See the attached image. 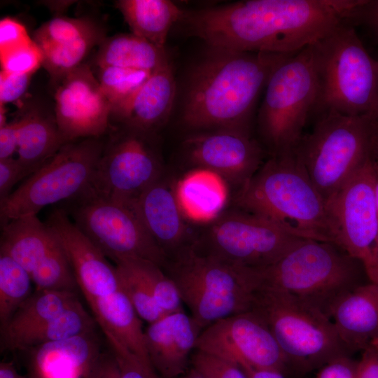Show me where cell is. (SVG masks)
<instances>
[{
	"instance_id": "cell-13",
	"label": "cell",
	"mask_w": 378,
	"mask_h": 378,
	"mask_svg": "<svg viewBox=\"0 0 378 378\" xmlns=\"http://www.w3.org/2000/svg\"><path fill=\"white\" fill-rule=\"evenodd\" d=\"M372 155L327 202L335 244L378 284V214Z\"/></svg>"
},
{
	"instance_id": "cell-44",
	"label": "cell",
	"mask_w": 378,
	"mask_h": 378,
	"mask_svg": "<svg viewBox=\"0 0 378 378\" xmlns=\"http://www.w3.org/2000/svg\"><path fill=\"white\" fill-rule=\"evenodd\" d=\"M344 21L365 25L378 38V0H358L347 12Z\"/></svg>"
},
{
	"instance_id": "cell-39",
	"label": "cell",
	"mask_w": 378,
	"mask_h": 378,
	"mask_svg": "<svg viewBox=\"0 0 378 378\" xmlns=\"http://www.w3.org/2000/svg\"><path fill=\"white\" fill-rule=\"evenodd\" d=\"M190 363L204 378H248L237 363L201 351H194Z\"/></svg>"
},
{
	"instance_id": "cell-16",
	"label": "cell",
	"mask_w": 378,
	"mask_h": 378,
	"mask_svg": "<svg viewBox=\"0 0 378 378\" xmlns=\"http://www.w3.org/2000/svg\"><path fill=\"white\" fill-rule=\"evenodd\" d=\"M55 85V118L67 142L99 138L109 130L111 106L88 64L82 63Z\"/></svg>"
},
{
	"instance_id": "cell-18",
	"label": "cell",
	"mask_w": 378,
	"mask_h": 378,
	"mask_svg": "<svg viewBox=\"0 0 378 378\" xmlns=\"http://www.w3.org/2000/svg\"><path fill=\"white\" fill-rule=\"evenodd\" d=\"M65 252L77 284L89 304L120 288L115 265L75 225L62 209L54 210L46 222Z\"/></svg>"
},
{
	"instance_id": "cell-43",
	"label": "cell",
	"mask_w": 378,
	"mask_h": 378,
	"mask_svg": "<svg viewBox=\"0 0 378 378\" xmlns=\"http://www.w3.org/2000/svg\"><path fill=\"white\" fill-rule=\"evenodd\" d=\"M33 74H13L1 70L0 106L19 99L26 92Z\"/></svg>"
},
{
	"instance_id": "cell-17",
	"label": "cell",
	"mask_w": 378,
	"mask_h": 378,
	"mask_svg": "<svg viewBox=\"0 0 378 378\" xmlns=\"http://www.w3.org/2000/svg\"><path fill=\"white\" fill-rule=\"evenodd\" d=\"M190 161L211 170L240 189L263 164L265 150L250 134L237 130H208L184 142Z\"/></svg>"
},
{
	"instance_id": "cell-45",
	"label": "cell",
	"mask_w": 378,
	"mask_h": 378,
	"mask_svg": "<svg viewBox=\"0 0 378 378\" xmlns=\"http://www.w3.org/2000/svg\"><path fill=\"white\" fill-rule=\"evenodd\" d=\"M29 175L17 158L0 159V202L11 193L13 187Z\"/></svg>"
},
{
	"instance_id": "cell-38",
	"label": "cell",
	"mask_w": 378,
	"mask_h": 378,
	"mask_svg": "<svg viewBox=\"0 0 378 378\" xmlns=\"http://www.w3.org/2000/svg\"><path fill=\"white\" fill-rule=\"evenodd\" d=\"M126 259L146 282L156 303L166 315L183 310L176 285L162 267L144 259Z\"/></svg>"
},
{
	"instance_id": "cell-8",
	"label": "cell",
	"mask_w": 378,
	"mask_h": 378,
	"mask_svg": "<svg viewBox=\"0 0 378 378\" xmlns=\"http://www.w3.org/2000/svg\"><path fill=\"white\" fill-rule=\"evenodd\" d=\"M251 310L268 326L293 372L306 373L351 356L327 315L286 292L258 287Z\"/></svg>"
},
{
	"instance_id": "cell-55",
	"label": "cell",
	"mask_w": 378,
	"mask_h": 378,
	"mask_svg": "<svg viewBox=\"0 0 378 378\" xmlns=\"http://www.w3.org/2000/svg\"><path fill=\"white\" fill-rule=\"evenodd\" d=\"M376 67H377V72L378 76V60H376Z\"/></svg>"
},
{
	"instance_id": "cell-52",
	"label": "cell",
	"mask_w": 378,
	"mask_h": 378,
	"mask_svg": "<svg viewBox=\"0 0 378 378\" xmlns=\"http://www.w3.org/2000/svg\"><path fill=\"white\" fill-rule=\"evenodd\" d=\"M372 162H373L374 174V189L376 206H377V214H378V164L373 160V158H372Z\"/></svg>"
},
{
	"instance_id": "cell-53",
	"label": "cell",
	"mask_w": 378,
	"mask_h": 378,
	"mask_svg": "<svg viewBox=\"0 0 378 378\" xmlns=\"http://www.w3.org/2000/svg\"><path fill=\"white\" fill-rule=\"evenodd\" d=\"M372 158L378 164V118L377 120L375 133L374 137Z\"/></svg>"
},
{
	"instance_id": "cell-25",
	"label": "cell",
	"mask_w": 378,
	"mask_h": 378,
	"mask_svg": "<svg viewBox=\"0 0 378 378\" xmlns=\"http://www.w3.org/2000/svg\"><path fill=\"white\" fill-rule=\"evenodd\" d=\"M227 183L221 176L207 169L196 168L187 173L174 190L184 218L197 223L215 220L228 200Z\"/></svg>"
},
{
	"instance_id": "cell-29",
	"label": "cell",
	"mask_w": 378,
	"mask_h": 378,
	"mask_svg": "<svg viewBox=\"0 0 378 378\" xmlns=\"http://www.w3.org/2000/svg\"><path fill=\"white\" fill-rule=\"evenodd\" d=\"M120 11L132 34L164 48L172 27L180 21L183 10L168 0H120Z\"/></svg>"
},
{
	"instance_id": "cell-12",
	"label": "cell",
	"mask_w": 378,
	"mask_h": 378,
	"mask_svg": "<svg viewBox=\"0 0 378 378\" xmlns=\"http://www.w3.org/2000/svg\"><path fill=\"white\" fill-rule=\"evenodd\" d=\"M302 239L270 218L237 209L222 213L192 245L227 262L260 269L277 261Z\"/></svg>"
},
{
	"instance_id": "cell-19",
	"label": "cell",
	"mask_w": 378,
	"mask_h": 378,
	"mask_svg": "<svg viewBox=\"0 0 378 378\" xmlns=\"http://www.w3.org/2000/svg\"><path fill=\"white\" fill-rule=\"evenodd\" d=\"M26 351L30 378H102L109 358L95 330Z\"/></svg>"
},
{
	"instance_id": "cell-35",
	"label": "cell",
	"mask_w": 378,
	"mask_h": 378,
	"mask_svg": "<svg viewBox=\"0 0 378 378\" xmlns=\"http://www.w3.org/2000/svg\"><path fill=\"white\" fill-rule=\"evenodd\" d=\"M115 265L120 288L139 318L149 324L164 316L149 286L130 262L122 258L115 261Z\"/></svg>"
},
{
	"instance_id": "cell-33",
	"label": "cell",
	"mask_w": 378,
	"mask_h": 378,
	"mask_svg": "<svg viewBox=\"0 0 378 378\" xmlns=\"http://www.w3.org/2000/svg\"><path fill=\"white\" fill-rule=\"evenodd\" d=\"M105 38L104 31L102 29L73 42L41 50L42 66L48 72L53 83L56 84L66 74L80 65L91 49L100 45Z\"/></svg>"
},
{
	"instance_id": "cell-36",
	"label": "cell",
	"mask_w": 378,
	"mask_h": 378,
	"mask_svg": "<svg viewBox=\"0 0 378 378\" xmlns=\"http://www.w3.org/2000/svg\"><path fill=\"white\" fill-rule=\"evenodd\" d=\"M30 275L35 290L76 292L78 287L68 258L58 241Z\"/></svg>"
},
{
	"instance_id": "cell-42",
	"label": "cell",
	"mask_w": 378,
	"mask_h": 378,
	"mask_svg": "<svg viewBox=\"0 0 378 378\" xmlns=\"http://www.w3.org/2000/svg\"><path fill=\"white\" fill-rule=\"evenodd\" d=\"M33 41L25 27L17 20L7 17L0 21V53Z\"/></svg>"
},
{
	"instance_id": "cell-31",
	"label": "cell",
	"mask_w": 378,
	"mask_h": 378,
	"mask_svg": "<svg viewBox=\"0 0 378 378\" xmlns=\"http://www.w3.org/2000/svg\"><path fill=\"white\" fill-rule=\"evenodd\" d=\"M96 322L78 300L57 316L22 335L9 350L26 351L73 338L94 330Z\"/></svg>"
},
{
	"instance_id": "cell-5",
	"label": "cell",
	"mask_w": 378,
	"mask_h": 378,
	"mask_svg": "<svg viewBox=\"0 0 378 378\" xmlns=\"http://www.w3.org/2000/svg\"><path fill=\"white\" fill-rule=\"evenodd\" d=\"M163 270L201 330L252 309L257 284L250 268L202 253L190 244L169 256Z\"/></svg>"
},
{
	"instance_id": "cell-6",
	"label": "cell",
	"mask_w": 378,
	"mask_h": 378,
	"mask_svg": "<svg viewBox=\"0 0 378 378\" xmlns=\"http://www.w3.org/2000/svg\"><path fill=\"white\" fill-rule=\"evenodd\" d=\"M318 94L313 113L378 115V76L354 27L343 21L312 44Z\"/></svg>"
},
{
	"instance_id": "cell-34",
	"label": "cell",
	"mask_w": 378,
	"mask_h": 378,
	"mask_svg": "<svg viewBox=\"0 0 378 378\" xmlns=\"http://www.w3.org/2000/svg\"><path fill=\"white\" fill-rule=\"evenodd\" d=\"M97 80L115 117L152 73L114 66L99 67Z\"/></svg>"
},
{
	"instance_id": "cell-50",
	"label": "cell",
	"mask_w": 378,
	"mask_h": 378,
	"mask_svg": "<svg viewBox=\"0 0 378 378\" xmlns=\"http://www.w3.org/2000/svg\"><path fill=\"white\" fill-rule=\"evenodd\" d=\"M0 378H30L18 373L13 363L2 361L0 363Z\"/></svg>"
},
{
	"instance_id": "cell-48",
	"label": "cell",
	"mask_w": 378,
	"mask_h": 378,
	"mask_svg": "<svg viewBox=\"0 0 378 378\" xmlns=\"http://www.w3.org/2000/svg\"><path fill=\"white\" fill-rule=\"evenodd\" d=\"M356 378H378V343L361 351L357 364Z\"/></svg>"
},
{
	"instance_id": "cell-21",
	"label": "cell",
	"mask_w": 378,
	"mask_h": 378,
	"mask_svg": "<svg viewBox=\"0 0 378 378\" xmlns=\"http://www.w3.org/2000/svg\"><path fill=\"white\" fill-rule=\"evenodd\" d=\"M133 206L167 258L192 243L174 191L161 178L148 187Z\"/></svg>"
},
{
	"instance_id": "cell-22",
	"label": "cell",
	"mask_w": 378,
	"mask_h": 378,
	"mask_svg": "<svg viewBox=\"0 0 378 378\" xmlns=\"http://www.w3.org/2000/svg\"><path fill=\"white\" fill-rule=\"evenodd\" d=\"M329 316L351 354L378 343V284L370 281L346 294Z\"/></svg>"
},
{
	"instance_id": "cell-3",
	"label": "cell",
	"mask_w": 378,
	"mask_h": 378,
	"mask_svg": "<svg viewBox=\"0 0 378 378\" xmlns=\"http://www.w3.org/2000/svg\"><path fill=\"white\" fill-rule=\"evenodd\" d=\"M234 204L300 238L335 243L327 202L295 154L271 156L263 162L237 190Z\"/></svg>"
},
{
	"instance_id": "cell-41",
	"label": "cell",
	"mask_w": 378,
	"mask_h": 378,
	"mask_svg": "<svg viewBox=\"0 0 378 378\" xmlns=\"http://www.w3.org/2000/svg\"><path fill=\"white\" fill-rule=\"evenodd\" d=\"M119 371V378H161L151 363L129 353H113Z\"/></svg>"
},
{
	"instance_id": "cell-54",
	"label": "cell",
	"mask_w": 378,
	"mask_h": 378,
	"mask_svg": "<svg viewBox=\"0 0 378 378\" xmlns=\"http://www.w3.org/2000/svg\"><path fill=\"white\" fill-rule=\"evenodd\" d=\"M183 378H204L200 373H199L194 368H191L189 371L186 372Z\"/></svg>"
},
{
	"instance_id": "cell-15",
	"label": "cell",
	"mask_w": 378,
	"mask_h": 378,
	"mask_svg": "<svg viewBox=\"0 0 378 378\" xmlns=\"http://www.w3.org/2000/svg\"><path fill=\"white\" fill-rule=\"evenodd\" d=\"M195 350L241 366L275 370L285 375L293 372L268 326L253 310L220 319L202 330Z\"/></svg>"
},
{
	"instance_id": "cell-47",
	"label": "cell",
	"mask_w": 378,
	"mask_h": 378,
	"mask_svg": "<svg viewBox=\"0 0 378 378\" xmlns=\"http://www.w3.org/2000/svg\"><path fill=\"white\" fill-rule=\"evenodd\" d=\"M20 118L0 126V159L12 158L18 145Z\"/></svg>"
},
{
	"instance_id": "cell-14",
	"label": "cell",
	"mask_w": 378,
	"mask_h": 378,
	"mask_svg": "<svg viewBox=\"0 0 378 378\" xmlns=\"http://www.w3.org/2000/svg\"><path fill=\"white\" fill-rule=\"evenodd\" d=\"M151 134L125 125L114 130L104 143L90 189L111 200L133 203L160 178L161 166Z\"/></svg>"
},
{
	"instance_id": "cell-1",
	"label": "cell",
	"mask_w": 378,
	"mask_h": 378,
	"mask_svg": "<svg viewBox=\"0 0 378 378\" xmlns=\"http://www.w3.org/2000/svg\"><path fill=\"white\" fill-rule=\"evenodd\" d=\"M209 47L296 53L344 21L335 0H246L190 10L180 20Z\"/></svg>"
},
{
	"instance_id": "cell-20",
	"label": "cell",
	"mask_w": 378,
	"mask_h": 378,
	"mask_svg": "<svg viewBox=\"0 0 378 378\" xmlns=\"http://www.w3.org/2000/svg\"><path fill=\"white\" fill-rule=\"evenodd\" d=\"M201 330L184 310L165 315L149 323L144 342L150 361L161 378L186 374Z\"/></svg>"
},
{
	"instance_id": "cell-27",
	"label": "cell",
	"mask_w": 378,
	"mask_h": 378,
	"mask_svg": "<svg viewBox=\"0 0 378 378\" xmlns=\"http://www.w3.org/2000/svg\"><path fill=\"white\" fill-rule=\"evenodd\" d=\"M19 118L17 159L31 175L69 142L60 132L55 117L33 109Z\"/></svg>"
},
{
	"instance_id": "cell-28",
	"label": "cell",
	"mask_w": 378,
	"mask_h": 378,
	"mask_svg": "<svg viewBox=\"0 0 378 378\" xmlns=\"http://www.w3.org/2000/svg\"><path fill=\"white\" fill-rule=\"evenodd\" d=\"M78 300L75 291L35 290L1 326V348L9 350L22 335L57 316Z\"/></svg>"
},
{
	"instance_id": "cell-7",
	"label": "cell",
	"mask_w": 378,
	"mask_h": 378,
	"mask_svg": "<svg viewBox=\"0 0 378 378\" xmlns=\"http://www.w3.org/2000/svg\"><path fill=\"white\" fill-rule=\"evenodd\" d=\"M378 115H318L294 154L326 202L372 155Z\"/></svg>"
},
{
	"instance_id": "cell-30",
	"label": "cell",
	"mask_w": 378,
	"mask_h": 378,
	"mask_svg": "<svg viewBox=\"0 0 378 378\" xmlns=\"http://www.w3.org/2000/svg\"><path fill=\"white\" fill-rule=\"evenodd\" d=\"M99 67L114 66L153 73L169 62L164 48L132 34L106 38L96 57Z\"/></svg>"
},
{
	"instance_id": "cell-24",
	"label": "cell",
	"mask_w": 378,
	"mask_h": 378,
	"mask_svg": "<svg viewBox=\"0 0 378 378\" xmlns=\"http://www.w3.org/2000/svg\"><path fill=\"white\" fill-rule=\"evenodd\" d=\"M90 306L113 353L129 352L151 363L145 345L141 319L121 288Z\"/></svg>"
},
{
	"instance_id": "cell-26",
	"label": "cell",
	"mask_w": 378,
	"mask_h": 378,
	"mask_svg": "<svg viewBox=\"0 0 378 378\" xmlns=\"http://www.w3.org/2000/svg\"><path fill=\"white\" fill-rule=\"evenodd\" d=\"M57 242L46 222L37 215L25 216L1 227L0 254L10 257L31 274Z\"/></svg>"
},
{
	"instance_id": "cell-9",
	"label": "cell",
	"mask_w": 378,
	"mask_h": 378,
	"mask_svg": "<svg viewBox=\"0 0 378 378\" xmlns=\"http://www.w3.org/2000/svg\"><path fill=\"white\" fill-rule=\"evenodd\" d=\"M265 88L258 118L262 139L270 157L294 154L318 94L312 44L282 62Z\"/></svg>"
},
{
	"instance_id": "cell-46",
	"label": "cell",
	"mask_w": 378,
	"mask_h": 378,
	"mask_svg": "<svg viewBox=\"0 0 378 378\" xmlns=\"http://www.w3.org/2000/svg\"><path fill=\"white\" fill-rule=\"evenodd\" d=\"M357 364L351 356H340L318 369L316 378H356Z\"/></svg>"
},
{
	"instance_id": "cell-40",
	"label": "cell",
	"mask_w": 378,
	"mask_h": 378,
	"mask_svg": "<svg viewBox=\"0 0 378 378\" xmlns=\"http://www.w3.org/2000/svg\"><path fill=\"white\" fill-rule=\"evenodd\" d=\"M1 70L13 74H34L43 62V55L34 41L0 53Z\"/></svg>"
},
{
	"instance_id": "cell-2",
	"label": "cell",
	"mask_w": 378,
	"mask_h": 378,
	"mask_svg": "<svg viewBox=\"0 0 378 378\" xmlns=\"http://www.w3.org/2000/svg\"><path fill=\"white\" fill-rule=\"evenodd\" d=\"M191 71L182 118L195 130H231L250 134L261 90L293 54L237 52L209 47Z\"/></svg>"
},
{
	"instance_id": "cell-37",
	"label": "cell",
	"mask_w": 378,
	"mask_h": 378,
	"mask_svg": "<svg viewBox=\"0 0 378 378\" xmlns=\"http://www.w3.org/2000/svg\"><path fill=\"white\" fill-rule=\"evenodd\" d=\"M102 29L88 18L56 17L38 27L34 32L33 40L43 50L73 42Z\"/></svg>"
},
{
	"instance_id": "cell-51",
	"label": "cell",
	"mask_w": 378,
	"mask_h": 378,
	"mask_svg": "<svg viewBox=\"0 0 378 378\" xmlns=\"http://www.w3.org/2000/svg\"><path fill=\"white\" fill-rule=\"evenodd\" d=\"M102 378H119L118 365L113 354L109 356Z\"/></svg>"
},
{
	"instance_id": "cell-10",
	"label": "cell",
	"mask_w": 378,
	"mask_h": 378,
	"mask_svg": "<svg viewBox=\"0 0 378 378\" xmlns=\"http://www.w3.org/2000/svg\"><path fill=\"white\" fill-rule=\"evenodd\" d=\"M104 142L86 138L69 142L0 202L3 227L20 217L77 196L90 186Z\"/></svg>"
},
{
	"instance_id": "cell-4",
	"label": "cell",
	"mask_w": 378,
	"mask_h": 378,
	"mask_svg": "<svg viewBox=\"0 0 378 378\" xmlns=\"http://www.w3.org/2000/svg\"><path fill=\"white\" fill-rule=\"evenodd\" d=\"M252 269L258 288L286 292L330 318L344 296L370 282L363 265L335 243L304 239L273 264Z\"/></svg>"
},
{
	"instance_id": "cell-32",
	"label": "cell",
	"mask_w": 378,
	"mask_h": 378,
	"mask_svg": "<svg viewBox=\"0 0 378 378\" xmlns=\"http://www.w3.org/2000/svg\"><path fill=\"white\" fill-rule=\"evenodd\" d=\"M30 274L10 257L0 254V322L4 326L31 296Z\"/></svg>"
},
{
	"instance_id": "cell-23",
	"label": "cell",
	"mask_w": 378,
	"mask_h": 378,
	"mask_svg": "<svg viewBox=\"0 0 378 378\" xmlns=\"http://www.w3.org/2000/svg\"><path fill=\"white\" fill-rule=\"evenodd\" d=\"M175 93V79L168 62L150 74L114 118L123 125L153 133L167 120Z\"/></svg>"
},
{
	"instance_id": "cell-49",
	"label": "cell",
	"mask_w": 378,
	"mask_h": 378,
	"mask_svg": "<svg viewBox=\"0 0 378 378\" xmlns=\"http://www.w3.org/2000/svg\"><path fill=\"white\" fill-rule=\"evenodd\" d=\"M241 367L248 378H286L284 374L275 370L255 369L248 365Z\"/></svg>"
},
{
	"instance_id": "cell-11",
	"label": "cell",
	"mask_w": 378,
	"mask_h": 378,
	"mask_svg": "<svg viewBox=\"0 0 378 378\" xmlns=\"http://www.w3.org/2000/svg\"><path fill=\"white\" fill-rule=\"evenodd\" d=\"M62 208L75 225L114 262L141 258L162 268L167 257L151 237L133 203L101 196L89 187Z\"/></svg>"
}]
</instances>
